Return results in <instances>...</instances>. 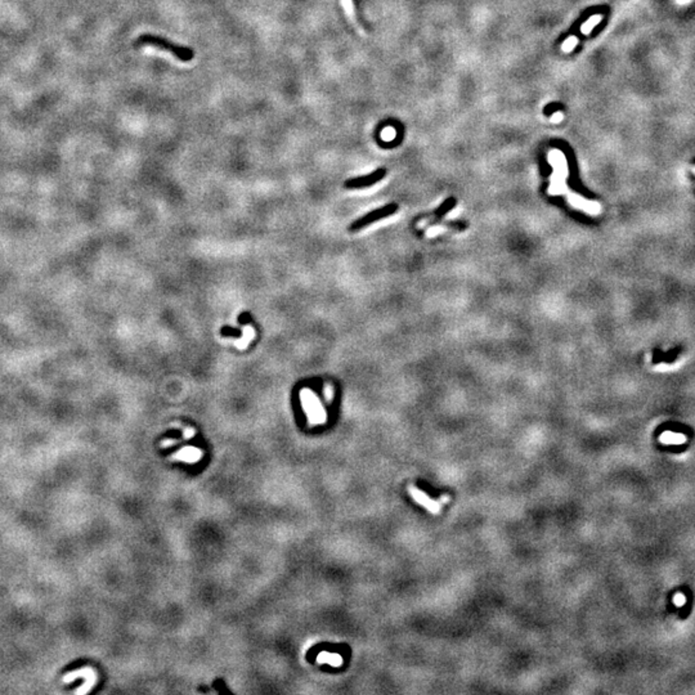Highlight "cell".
Returning <instances> with one entry per match:
<instances>
[{
	"label": "cell",
	"mask_w": 695,
	"mask_h": 695,
	"mask_svg": "<svg viewBox=\"0 0 695 695\" xmlns=\"http://www.w3.org/2000/svg\"><path fill=\"white\" fill-rule=\"evenodd\" d=\"M412 494H413V497H415V498H416V501H418V502H420V504L425 505V506H426V507H429V509H430L433 512L439 511V505L435 504V502H433V501H430V498H426V497L423 496L422 493H420V492H418V491H416V489H413V491H412Z\"/></svg>",
	"instance_id": "277c9868"
},
{
	"label": "cell",
	"mask_w": 695,
	"mask_h": 695,
	"mask_svg": "<svg viewBox=\"0 0 695 695\" xmlns=\"http://www.w3.org/2000/svg\"><path fill=\"white\" fill-rule=\"evenodd\" d=\"M397 209H398L397 205H388V206L382 207V209L375 210V211L370 213V214L364 215L363 218H361V219H358L357 222H354L353 224L351 225V230L361 229V228L366 227V225L371 224V223L376 222V220L381 219V218L389 217V215L394 214V213L397 211Z\"/></svg>",
	"instance_id": "7a4b0ae2"
},
{
	"label": "cell",
	"mask_w": 695,
	"mask_h": 695,
	"mask_svg": "<svg viewBox=\"0 0 695 695\" xmlns=\"http://www.w3.org/2000/svg\"><path fill=\"white\" fill-rule=\"evenodd\" d=\"M560 118H563V115H562V113H556V115H555V119H554V121H559V120H560Z\"/></svg>",
	"instance_id": "ba28073f"
},
{
	"label": "cell",
	"mask_w": 695,
	"mask_h": 695,
	"mask_svg": "<svg viewBox=\"0 0 695 695\" xmlns=\"http://www.w3.org/2000/svg\"><path fill=\"white\" fill-rule=\"evenodd\" d=\"M220 332H222L223 336H233L232 334H236L237 336H240V331L230 329V327H224V329H222V331H220Z\"/></svg>",
	"instance_id": "52a82bcc"
},
{
	"label": "cell",
	"mask_w": 695,
	"mask_h": 695,
	"mask_svg": "<svg viewBox=\"0 0 695 695\" xmlns=\"http://www.w3.org/2000/svg\"><path fill=\"white\" fill-rule=\"evenodd\" d=\"M575 44H577V37L570 36L569 39L563 44V50H564V52H570V50H573V48L575 47Z\"/></svg>",
	"instance_id": "8992f818"
},
{
	"label": "cell",
	"mask_w": 695,
	"mask_h": 695,
	"mask_svg": "<svg viewBox=\"0 0 695 695\" xmlns=\"http://www.w3.org/2000/svg\"><path fill=\"white\" fill-rule=\"evenodd\" d=\"M692 171H694V172H695V167H692Z\"/></svg>",
	"instance_id": "9c48e42d"
},
{
	"label": "cell",
	"mask_w": 695,
	"mask_h": 695,
	"mask_svg": "<svg viewBox=\"0 0 695 695\" xmlns=\"http://www.w3.org/2000/svg\"><path fill=\"white\" fill-rule=\"evenodd\" d=\"M136 47H144V45H151V47L157 48V49L165 50V52L171 53L177 60H179L181 62H191L192 60L195 58V52L194 49L191 48L186 47V45H181L177 44V43H172L170 40L165 39V37L159 36V35H153V34H143L137 39V42L134 43Z\"/></svg>",
	"instance_id": "6da1fadb"
},
{
	"label": "cell",
	"mask_w": 695,
	"mask_h": 695,
	"mask_svg": "<svg viewBox=\"0 0 695 695\" xmlns=\"http://www.w3.org/2000/svg\"><path fill=\"white\" fill-rule=\"evenodd\" d=\"M384 176H385L384 170H379V171L374 172V174H371V176H369V177H362V178L351 179V181L346 182L345 187H348V188H361V187L371 186V184L379 182L380 179H381Z\"/></svg>",
	"instance_id": "3957f363"
},
{
	"label": "cell",
	"mask_w": 695,
	"mask_h": 695,
	"mask_svg": "<svg viewBox=\"0 0 695 695\" xmlns=\"http://www.w3.org/2000/svg\"><path fill=\"white\" fill-rule=\"evenodd\" d=\"M600 21H601V16H600V14H597V16L591 17V18L588 20V21L586 22V24L583 25L582 27H581V31H582L583 34H588V32H590L591 30H592L593 27H595V25L597 24V22H600Z\"/></svg>",
	"instance_id": "5b68a950"
}]
</instances>
